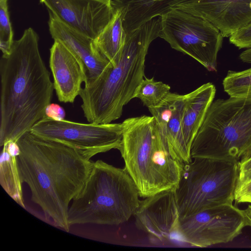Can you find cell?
Segmentation results:
<instances>
[{"mask_svg":"<svg viewBox=\"0 0 251 251\" xmlns=\"http://www.w3.org/2000/svg\"><path fill=\"white\" fill-rule=\"evenodd\" d=\"M6 0V1H8V0Z\"/></svg>","mask_w":251,"mask_h":251,"instance_id":"4dcf8cb0","label":"cell"},{"mask_svg":"<svg viewBox=\"0 0 251 251\" xmlns=\"http://www.w3.org/2000/svg\"><path fill=\"white\" fill-rule=\"evenodd\" d=\"M49 13L48 25L52 38L64 44L85 65L87 79L84 84L99 78L113 66L100 51L94 40L70 28Z\"/></svg>","mask_w":251,"mask_h":251,"instance_id":"9a60e30c","label":"cell"},{"mask_svg":"<svg viewBox=\"0 0 251 251\" xmlns=\"http://www.w3.org/2000/svg\"><path fill=\"white\" fill-rule=\"evenodd\" d=\"M229 42L240 49L251 47V23L232 34Z\"/></svg>","mask_w":251,"mask_h":251,"instance_id":"cb8c5ba5","label":"cell"},{"mask_svg":"<svg viewBox=\"0 0 251 251\" xmlns=\"http://www.w3.org/2000/svg\"><path fill=\"white\" fill-rule=\"evenodd\" d=\"M223 86L229 97L251 99V68L241 71H228Z\"/></svg>","mask_w":251,"mask_h":251,"instance_id":"7402d4cb","label":"cell"},{"mask_svg":"<svg viewBox=\"0 0 251 251\" xmlns=\"http://www.w3.org/2000/svg\"><path fill=\"white\" fill-rule=\"evenodd\" d=\"M251 148V99L213 100L193 141L191 155L239 161Z\"/></svg>","mask_w":251,"mask_h":251,"instance_id":"8992f818","label":"cell"},{"mask_svg":"<svg viewBox=\"0 0 251 251\" xmlns=\"http://www.w3.org/2000/svg\"><path fill=\"white\" fill-rule=\"evenodd\" d=\"M135 225L158 244L179 236L180 217L175 190L163 191L141 201L134 214Z\"/></svg>","mask_w":251,"mask_h":251,"instance_id":"8fae6325","label":"cell"},{"mask_svg":"<svg viewBox=\"0 0 251 251\" xmlns=\"http://www.w3.org/2000/svg\"><path fill=\"white\" fill-rule=\"evenodd\" d=\"M118 150L140 197L176 190L184 164L171 154L154 117L126 119Z\"/></svg>","mask_w":251,"mask_h":251,"instance_id":"277c9868","label":"cell"},{"mask_svg":"<svg viewBox=\"0 0 251 251\" xmlns=\"http://www.w3.org/2000/svg\"><path fill=\"white\" fill-rule=\"evenodd\" d=\"M124 128L123 122L85 124L45 116L30 131L72 146L90 160L98 153L118 149Z\"/></svg>","mask_w":251,"mask_h":251,"instance_id":"9c48e42d","label":"cell"},{"mask_svg":"<svg viewBox=\"0 0 251 251\" xmlns=\"http://www.w3.org/2000/svg\"><path fill=\"white\" fill-rule=\"evenodd\" d=\"M103 0V1H111L112 0Z\"/></svg>","mask_w":251,"mask_h":251,"instance_id":"f546056e","label":"cell"},{"mask_svg":"<svg viewBox=\"0 0 251 251\" xmlns=\"http://www.w3.org/2000/svg\"><path fill=\"white\" fill-rule=\"evenodd\" d=\"M186 95L170 92L156 106L149 108L165 138L172 156L183 164L192 158L182 132V119Z\"/></svg>","mask_w":251,"mask_h":251,"instance_id":"2e32d148","label":"cell"},{"mask_svg":"<svg viewBox=\"0 0 251 251\" xmlns=\"http://www.w3.org/2000/svg\"><path fill=\"white\" fill-rule=\"evenodd\" d=\"M50 51L49 66L58 99L62 102L73 103L87 79L85 65L59 41H54Z\"/></svg>","mask_w":251,"mask_h":251,"instance_id":"5bb4252c","label":"cell"},{"mask_svg":"<svg viewBox=\"0 0 251 251\" xmlns=\"http://www.w3.org/2000/svg\"><path fill=\"white\" fill-rule=\"evenodd\" d=\"M113 11L110 21L94 42L101 53L115 66L118 61L126 33L120 11L117 9Z\"/></svg>","mask_w":251,"mask_h":251,"instance_id":"ffe728a7","label":"cell"},{"mask_svg":"<svg viewBox=\"0 0 251 251\" xmlns=\"http://www.w3.org/2000/svg\"><path fill=\"white\" fill-rule=\"evenodd\" d=\"M112 1V0H111ZM58 20L95 40L110 21L111 1L100 0H40Z\"/></svg>","mask_w":251,"mask_h":251,"instance_id":"7c38bea8","label":"cell"},{"mask_svg":"<svg viewBox=\"0 0 251 251\" xmlns=\"http://www.w3.org/2000/svg\"><path fill=\"white\" fill-rule=\"evenodd\" d=\"M238 162L194 158L184 164L175 190L180 220L212 206L233 203Z\"/></svg>","mask_w":251,"mask_h":251,"instance_id":"52a82bcc","label":"cell"},{"mask_svg":"<svg viewBox=\"0 0 251 251\" xmlns=\"http://www.w3.org/2000/svg\"><path fill=\"white\" fill-rule=\"evenodd\" d=\"M13 42V32L9 18L7 1L0 0V48L2 55L9 52Z\"/></svg>","mask_w":251,"mask_h":251,"instance_id":"603a6c76","label":"cell"},{"mask_svg":"<svg viewBox=\"0 0 251 251\" xmlns=\"http://www.w3.org/2000/svg\"><path fill=\"white\" fill-rule=\"evenodd\" d=\"M31 27L14 40L0 62V146L17 142L46 116L54 89Z\"/></svg>","mask_w":251,"mask_h":251,"instance_id":"7a4b0ae2","label":"cell"},{"mask_svg":"<svg viewBox=\"0 0 251 251\" xmlns=\"http://www.w3.org/2000/svg\"><path fill=\"white\" fill-rule=\"evenodd\" d=\"M160 18L159 37L172 48L191 56L210 72H216L224 37L207 21L172 8Z\"/></svg>","mask_w":251,"mask_h":251,"instance_id":"ba28073f","label":"cell"},{"mask_svg":"<svg viewBox=\"0 0 251 251\" xmlns=\"http://www.w3.org/2000/svg\"><path fill=\"white\" fill-rule=\"evenodd\" d=\"M173 8L207 21L224 37L251 23V0H188Z\"/></svg>","mask_w":251,"mask_h":251,"instance_id":"4fadbf2b","label":"cell"},{"mask_svg":"<svg viewBox=\"0 0 251 251\" xmlns=\"http://www.w3.org/2000/svg\"><path fill=\"white\" fill-rule=\"evenodd\" d=\"M138 189L125 169L102 160L93 162L86 183L72 201L69 225H119L134 216L141 201Z\"/></svg>","mask_w":251,"mask_h":251,"instance_id":"5b68a950","label":"cell"},{"mask_svg":"<svg viewBox=\"0 0 251 251\" xmlns=\"http://www.w3.org/2000/svg\"><path fill=\"white\" fill-rule=\"evenodd\" d=\"M171 87L153 77L143 79L134 91L132 98L139 99L148 108L158 105L170 93Z\"/></svg>","mask_w":251,"mask_h":251,"instance_id":"44dd1931","label":"cell"},{"mask_svg":"<svg viewBox=\"0 0 251 251\" xmlns=\"http://www.w3.org/2000/svg\"><path fill=\"white\" fill-rule=\"evenodd\" d=\"M216 91L215 85L208 82L186 94L182 132L185 145L190 152L193 141L213 101Z\"/></svg>","mask_w":251,"mask_h":251,"instance_id":"e0dca14e","label":"cell"},{"mask_svg":"<svg viewBox=\"0 0 251 251\" xmlns=\"http://www.w3.org/2000/svg\"><path fill=\"white\" fill-rule=\"evenodd\" d=\"M22 183L53 225L68 232L69 205L84 186L93 162L76 149L29 131L17 141Z\"/></svg>","mask_w":251,"mask_h":251,"instance_id":"6da1fadb","label":"cell"},{"mask_svg":"<svg viewBox=\"0 0 251 251\" xmlns=\"http://www.w3.org/2000/svg\"><path fill=\"white\" fill-rule=\"evenodd\" d=\"M246 226L243 210L223 204L180 220L179 236L192 246L204 248L232 241Z\"/></svg>","mask_w":251,"mask_h":251,"instance_id":"30bf717a","label":"cell"},{"mask_svg":"<svg viewBox=\"0 0 251 251\" xmlns=\"http://www.w3.org/2000/svg\"><path fill=\"white\" fill-rule=\"evenodd\" d=\"M0 160V183L8 195L25 208L17 156L19 148L16 142L3 146Z\"/></svg>","mask_w":251,"mask_h":251,"instance_id":"d6986e66","label":"cell"},{"mask_svg":"<svg viewBox=\"0 0 251 251\" xmlns=\"http://www.w3.org/2000/svg\"><path fill=\"white\" fill-rule=\"evenodd\" d=\"M65 115L63 108L56 104L50 103L46 110V116L49 117L63 119Z\"/></svg>","mask_w":251,"mask_h":251,"instance_id":"4316f807","label":"cell"},{"mask_svg":"<svg viewBox=\"0 0 251 251\" xmlns=\"http://www.w3.org/2000/svg\"><path fill=\"white\" fill-rule=\"evenodd\" d=\"M234 201L237 203H250L251 204V178L237 184Z\"/></svg>","mask_w":251,"mask_h":251,"instance_id":"d4e9b609","label":"cell"},{"mask_svg":"<svg viewBox=\"0 0 251 251\" xmlns=\"http://www.w3.org/2000/svg\"><path fill=\"white\" fill-rule=\"evenodd\" d=\"M251 177V148L238 161V180L244 181Z\"/></svg>","mask_w":251,"mask_h":251,"instance_id":"484cf974","label":"cell"},{"mask_svg":"<svg viewBox=\"0 0 251 251\" xmlns=\"http://www.w3.org/2000/svg\"><path fill=\"white\" fill-rule=\"evenodd\" d=\"M239 57L243 62L251 64V47L246 49L242 52Z\"/></svg>","mask_w":251,"mask_h":251,"instance_id":"83f0119b","label":"cell"},{"mask_svg":"<svg viewBox=\"0 0 251 251\" xmlns=\"http://www.w3.org/2000/svg\"><path fill=\"white\" fill-rule=\"evenodd\" d=\"M247 226H251V204L243 210Z\"/></svg>","mask_w":251,"mask_h":251,"instance_id":"f1b7e54d","label":"cell"},{"mask_svg":"<svg viewBox=\"0 0 251 251\" xmlns=\"http://www.w3.org/2000/svg\"><path fill=\"white\" fill-rule=\"evenodd\" d=\"M160 18H155L126 34L117 63L97 80L85 83L79 96L89 123L108 124L121 117L143 79L151 43L159 37Z\"/></svg>","mask_w":251,"mask_h":251,"instance_id":"3957f363","label":"cell"},{"mask_svg":"<svg viewBox=\"0 0 251 251\" xmlns=\"http://www.w3.org/2000/svg\"><path fill=\"white\" fill-rule=\"evenodd\" d=\"M178 3V0H112L113 10H119L126 34L147 22L161 17Z\"/></svg>","mask_w":251,"mask_h":251,"instance_id":"ac0fdd59","label":"cell"}]
</instances>
